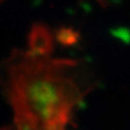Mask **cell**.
I'll use <instances>...</instances> for the list:
<instances>
[{"mask_svg": "<svg viewBox=\"0 0 130 130\" xmlns=\"http://www.w3.org/2000/svg\"><path fill=\"white\" fill-rule=\"evenodd\" d=\"M0 1H2V0H0Z\"/></svg>", "mask_w": 130, "mask_h": 130, "instance_id": "obj_2", "label": "cell"}, {"mask_svg": "<svg viewBox=\"0 0 130 130\" xmlns=\"http://www.w3.org/2000/svg\"><path fill=\"white\" fill-rule=\"evenodd\" d=\"M47 35H33L27 50L14 51L0 62V87L13 113L5 130H64L67 67L49 55Z\"/></svg>", "mask_w": 130, "mask_h": 130, "instance_id": "obj_1", "label": "cell"}]
</instances>
